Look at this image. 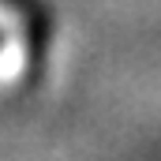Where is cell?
Wrapping results in <instances>:
<instances>
[{"label":"cell","instance_id":"obj_1","mask_svg":"<svg viewBox=\"0 0 161 161\" xmlns=\"http://www.w3.org/2000/svg\"><path fill=\"white\" fill-rule=\"evenodd\" d=\"M23 26H26V19H23L8 0H0V34H4V38H23Z\"/></svg>","mask_w":161,"mask_h":161}]
</instances>
